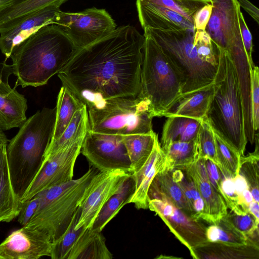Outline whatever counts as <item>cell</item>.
Here are the masks:
<instances>
[{
  "label": "cell",
  "instance_id": "7a4b0ae2",
  "mask_svg": "<svg viewBox=\"0 0 259 259\" xmlns=\"http://www.w3.org/2000/svg\"><path fill=\"white\" fill-rule=\"evenodd\" d=\"M78 49L58 25L44 26L15 47L11 55L15 86L47 83L67 65Z\"/></svg>",
  "mask_w": 259,
  "mask_h": 259
},
{
  "label": "cell",
  "instance_id": "ac0fdd59",
  "mask_svg": "<svg viewBox=\"0 0 259 259\" xmlns=\"http://www.w3.org/2000/svg\"><path fill=\"white\" fill-rule=\"evenodd\" d=\"M136 7L143 29L148 27L161 30H195L193 23L166 8L141 0H137Z\"/></svg>",
  "mask_w": 259,
  "mask_h": 259
},
{
  "label": "cell",
  "instance_id": "e0dca14e",
  "mask_svg": "<svg viewBox=\"0 0 259 259\" xmlns=\"http://www.w3.org/2000/svg\"><path fill=\"white\" fill-rule=\"evenodd\" d=\"M60 5L52 4L26 18L7 31L0 33V51L6 60L10 58L14 48L41 27L54 24L56 14Z\"/></svg>",
  "mask_w": 259,
  "mask_h": 259
},
{
  "label": "cell",
  "instance_id": "3957f363",
  "mask_svg": "<svg viewBox=\"0 0 259 259\" xmlns=\"http://www.w3.org/2000/svg\"><path fill=\"white\" fill-rule=\"evenodd\" d=\"M56 117V107L38 110L25 120L7 144L11 180L20 201L42 165L53 137Z\"/></svg>",
  "mask_w": 259,
  "mask_h": 259
},
{
  "label": "cell",
  "instance_id": "681fc988",
  "mask_svg": "<svg viewBox=\"0 0 259 259\" xmlns=\"http://www.w3.org/2000/svg\"><path fill=\"white\" fill-rule=\"evenodd\" d=\"M26 1H27V0H14V2H13V4L12 5H17V4H20L21 3L24 2Z\"/></svg>",
  "mask_w": 259,
  "mask_h": 259
},
{
  "label": "cell",
  "instance_id": "83f0119b",
  "mask_svg": "<svg viewBox=\"0 0 259 259\" xmlns=\"http://www.w3.org/2000/svg\"><path fill=\"white\" fill-rule=\"evenodd\" d=\"M163 152L166 157L165 168L168 170L185 169L200 157L197 139L172 142Z\"/></svg>",
  "mask_w": 259,
  "mask_h": 259
},
{
  "label": "cell",
  "instance_id": "bcb514c9",
  "mask_svg": "<svg viewBox=\"0 0 259 259\" xmlns=\"http://www.w3.org/2000/svg\"><path fill=\"white\" fill-rule=\"evenodd\" d=\"M249 212L252 214L258 221L259 219V206L258 202L253 200L248 205Z\"/></svg>",
  "mask_w": 259,
  "mask_h": 259
},
{
  "label": "cell",
  "instance_id": "1f68e13d",
  "mask_svg": "<svg viewBox=\"0 0 259 259\" xmlns=\"http://www.w3.org/2000/svg\"><path fill=\"white\" fill-rule=\"evenodd\" d=\"M255 149L248 156H241L239 174L246 181L253 200L259 201L258 134H255Z\"/></svg>",
  "mask_w": 259,
  "mask_h": 259
},
{
  "label": "cell",
  "instance_id": "ee69618b",
  "mask_svg": "<svg viewBox=\"0 0 259 259\" xmlns=\"http://www.w3.org/2000/svg\"><path fill=\"white\" fill-rule=\"evenodd\" d=\"M212 10L211 4H207L198 10L194 16L193 23L195 30H205Z\"/></svg>",
  "mask_w": 259,
  "mask_h": 259
},
{
  "label": "cell",
  "instance_id": "d590c367",
  "mask_svg": "<svg viewBox=\"0 0 259 259\" xmlns=\"http://www.w3.org/2000/svg\"><path fill=\"white\" fill-rule=\"evenodd\" d=\"M193 44L200 59L217 68L219 61V47L212 41L205 30H195Z\"/></svg>",
  "mask_w": 259,
  "mask_h": 259
},
{
  "label": "cell",
  "instance_id": "7402d4cb",
  "mask_svg": "<svg viewBox=\"0 0 259 259\" xmlns=\"http://www.w3.org/2000/svg\"><path fill=\"white\" fill-rule=\"evenodd\" d=\"M213 92V83L199 91L182 96L164 116H181L203 119L207 117Z\"/></svg>",
  "mask_w": 259,
  "mask_h": 259
},
{
  "label": "cell",
  "instance_id": "ffe728a7",
  "mask_svg": "<svg viewBox=\"0 0 259 259\" xmlns=\"http://www.w3.org/2000/svg\"><path fill=\"white\" fill-rule=\"evenodd\" d=\"M8 142L0 141V223L10 222L17 217L21 204L10 175L6 152Z\"/></svg>",
  "mask_w": 259,
  "mask_h": 259
},
{
  "label": "cell",
  "instance_id": "4dcf8cb0",
  "mask_svg": "<svg viewBox=\"0 0 259 259\" xmlns=\"http://www.w3.org/2000/svg\"><path fill=\"white\" fill-rule=\"evenodd\" d=\"M171 172L174 180L184 193L194 218L196 220H202L204 203L192 179L184 169H174Z\"/></svg>",
  "mask_w": 259,
  "mask_h": 259
},
{
  "label": "cell",
  "instance_id": "60d3db41",
  "mask_svg": "<svg viewBox=\"0 0 259 259\" xmlns=\"http://www.w3.org/2000/svg\"><path fill=\"white\" fill-rule=\"evenodd\" d=\"M39 203V197L36 195L31 199L21 202L17 216L18 221L22 226H26L36 211Z\"/></svg>",
  "mask_w": 259,
  "mask_h": 259
},
{
  "label": "cell",
  "instance_id": "484cf974",
  "mask_svg": "<svg viewBox=\"0 0 259 259\" xmlns=\"http://www.w3.org/2000/svg\"><path fill=\"white\" fill-rule=\"evenodd\" d=\"M157 139V135L154 132L123 136V142L131 162L133 174L139 170L147 161Z\"/></svg>",
  "mask_w": 259,
  "mask_h": 259
},
{
  "label": "cell",
  "instance_id": "f546056e",
  "mask_svg": "<svg viewBox=\"0 0 259 259\" xmlns=\"http://www.w3.org/2000/svg\"><path fill=\"white\" fill-rule=\"evenodd\" d=\"M214 134L218 167L224 176L233 179L239 175L241 156L214 130Z\"/></svg>",
  "mask_w": 259,
  "mask_h": 259
},
{
  "label": "cell",
  "instance_id": "d6986e66",
  "mask_svg": "<svg viewBox=\"0 0 259 259\" xmlns=\"http://www.w3.org/2000/svg\"><path fill=\"white\" fill-rule=\"evenodd\" d=\"M194 259H258L259 245L248 241L245 244L209 242L194 248Z\"/></svg>",
  "mask_w": 259,
  "mask_h": 259
},
{
  "label": "cell",
  "instance_id": "8d00e7d4",
  "mask_svg": "<svg viewBox=\"0 0 259 259\" xmlns=\"http://www.w3.org/2000/svg\"><path fill=\"white\" fill-rule=\"evenodd\" d=\"M197 141L199 156L211 160L218 166L214 130L207 117L202 120Z\"/></svg>",
  "mask_w": 259,
  "mask_h": 259
},
{
  "label": "cell",
  "instance_id": "f1b7e54d",
  "mask_svg": "<svg viewBox=\"0 0 259 259\" xmlns=\"http://www.w3.org/2000/svg\"><path fill=\"white\" fill-rule=\"evenodd\" d=\"M89 129L88 109L85 105L78 109L61 136L55 141L50 143L45 157L51 156L61 151Z\"/></svg>",
  "mask_w": 259,
  "mask_h": 259
},
{
  "label": "cell",
  "instance_id": "e575fe53",
  "mask_svg": "<svg viewBox=\"0 0 259 259\" xmlns=\"http://www.w3.org/2000/svg\"><path fill=\"white\" fill-rule=\"evenodd\" d=\"M154 4L172 10L193 23L196 12L206 5L211 4L210 0H141Z\"/></svg>",
  "mask_w": 259,
  "mask_h": 259
},
{
  "label": "cell",
  "instance_id": "8992f818",
  "mask_svg": "<svg viewBox=\"0 0 259 259\" xmlns=\"http://www.w3.org/2000/svg\"><path fill=\"white\" fill-rule=\"evenodd\" d=\"M144 35L139 96L150 101L155 117L164 116L182 96L183 83L159 45Z\"/></svg>",
  "mask_w": 259,
  "mask_h": 259
},
{
  "label": "cell",
  "instance_id": "4fadbf2b",
  "mask_svg": "<svg viewBox=\"0 0 259 259\" xmlns=\"http://www.w3.org/2000/svg\"><path fill=\"white\" fill-rule=\"evenodd\" d=\"M131 175L120 169L97 173L89 182L79 202L80 213L75 229L91 228L104 204L120 189Z\"/></svg>",
  "mask_w": 259,
  "mask_h": 259
},
{
  "label": "cell",
  "instance_id": "f6af8a7d",
  "mask_svg": "<svg viewBox=\"0 0 259 259\" xmlns=\"http://www.w3.org/2000/svg\"><path fill=\"white\" fill-rule=\"evenodd\" d=\"M240 7H242L257 23H259L258 9L248 0H236Z\"/></svg>",
  "mask_w": 259,
  "mask_h": 259
},
{
  "label": "cell",
  "instance_id": "5bb4252c",
  "mask_svg": "<svg viewBox=\"0 0 259 259\" xmlns=\"http://www.w3.org/2000/svg\"><path fill=\"white\" fill-rule=\"evenodd\" d=\"M52 241L39 230L26 226L16 230L0 243V259H38L51 256Z\"/></svg>",
  "mask_w": 259,
  "mask_h": 259
},
{
  "label": "cell",
  "instance_id": "4316f807",
  "mask_svg": "<svg viewBox=\"0 0 259 259\" xmlns=\"http://www.w3.org/2000/svg\"><path fill=\"white\" fill-rule=\"evenodd\" d=\"M84 105L67 87L62 85L57 97L56 121L50 143L61 136L75 113Z\"/></svg>",
  "mask_w": 259,
  "mask_h": 259
},
{
  "label": "cell",
  "instance_id": "9a60e30c",
  "mask_svg": "<svg viewBox=\"0 0 259 259\" xmlns=\"http://www.w3.org/2000/svg\"><path fill=\"white\" fill-rule=\"evenodd\" d=\"M12 73L11 65L2 63L0 72V126L4 131L19 127L27 119L28 108L25 96L12 88L8 78Z\"/></svg>",
  "mask_w": 259,
  "mask_h": 259
},
{
  "label": "cell",
  "instance_id": "277c9868",
  "mask_svg": "<svg viewBox=\"0 0 259 259\" xmlns=\"http://www.w3.org/2000/svg\"><path fill=\"white\" fill-rule=\"evenodd\" d=\"M214 92L207 117L213 129L240 156L247 141L245 136L241 97L236 72L228 53L219 47Z\"/></svg>",
  "mask_w": 259,
  "mask_h": 259
},
{
  "label": "cell",
  "instance_id": "f35d334b",
  "mask_svg": "<svg viewBox=\"0 0 259 259\" xmlns=\"http://www.w3.org/2000/svg\"><path fill=\"white\" fill-rule=\"evenodd\" d=\"M251 104L253 129L256 133L259 126V69L254 65L250 67Z\"/></svg>",
  "mask_w": 259,
  "mask_h": 259
},
{
  "label": "cell",
  "instance_id": "ab89813d",
  "mask_svg": "<svg viewBox=\"0 0 259 259\" xmlns=\"http://www.w3.org/2000/svg\"><path fill=\"white\" fill-rule=\"evenodd\" d=\"M238 18L242 42L250 67H252L255 65L252 60V55L253 51L252 36L245 22L240 8L238 10Z\"/></svg>",
  "mask_w": 259,
  "mask_h": 259
},
{
  "label": "cell",
  "instance_id": "7dc6e473",
  "mask_svg": "<svg viewBox=\"0 0 259 259\" xmlns=\"http://www.w3.org/2000/svg\"><path fill=\"white\" fill-rule=\"evenodd\" d=\"M14 2V0H0V10L4 8L12 5Z\"/></svg>",
  "mask_w": 259,
  "mask_h": 259
},
{
  "label": "cell",
  "instance_id": "d4e9b609",
  "mask_svg": "<svg viewBox=\"0 0 259 259\" xmlns=\"http://www.w3.org/2000/svg\"><path fill=\"white\" fill-rule=\"evenodd\" d=\"M135 191V183L132 174L124 181L120 189L104 204L96 217L92 229L101 232L106 225L127 203Z\"/></svg>",
  "mask_w": 259,
  "mask_h": 259
},
{
  "label": "cell",
  "instance_id": "b9f144b4",
  "mask_svg": "<svg viewBox=\"0 0 259 259\" xmlns=\"http://www.w3.org/2000/svg\"><path fill=\"white\" fill-rule=\"evenodd\" d=\"M67 0H27L19 5L20 10L25 16H30L52 4L61 5Z\"/></svg>",
  "mask_w": 259,
  "mask_h": 259
},
{
  "label": "cell",
  "instance_id": "6da1fadb",
  "mask_svg": "<svg viewBox=\"0 0 259 259\" xmlns=\"http://www.w3.org/2000/svg\"><path fill=\"white\" fill-rule=\"evenodd\" d=\"M145 36L134 26H121L78 49L57 74L87 109L99 108L109 100L137 97Z\"/></svg>",
  "mask_w": 259,
  "mask_h": 259
},
{
  "label": "cell",
  "instance_id": "7bdbcfd3",
  "mask_svg": "<svg viewBox=\"0 0 259 259\" xmlns=\"http://www.w3.org/2000/svg\"><path fill=\"white\" fill-rule=\"evenodd\" d=\"M205 163L208 180L218 193L222 197L221 183L222 173L219 167L211 160L205 158Z\"/></svg>",
  "mask_w": 259,
  "mask_h": 259
},
{
  "label": "cell",
  "instance_id": "7c38bea8",
  "mask_svg": "<svg viewBox=\"0 0 259 259\" xmlns=\"http://www.w3.org/2000/svg\"><path fill=\"white\" fill-rule=\"evenodd\" d=\"M86 133L61 151L44 158L40 170L21 202L31 199L49 188L73 180L74 165Z\"/></svg>",
  "mask_w": 259,
  "mask_h": 259
},
{
  "label": "cell",
  "instance_id": "5b68a950",
  "mask_svg": "<svg viewBox=\"0 0 259 259\" xmlns=\"http://www.w3.org/2000/svg\"><path fill=\"white\" fill-rule=\"evenodd\" d=\"M143 29L144 34L149 35L159 45L181 77L182 96L213 83L217 68L199 58L193 44L195 30H161L148 27Z\"/></svg>",
  "mask_w": 259,
  "mask_h": 259
},
{
  "label": "cell",
  "instance_id": "8fae6325",
  "mask_svg": "<svg viewBox=\"0 0 259 259\" xmlns=\"http://www.w3.org/2000/svg\"><path fill=\"white\" fill-rule=\"evenodd\" d=\"M148 208L161 218L190 254L194 248L208 242L207 227L176 206L164 195L156 194L150 196Z\"/></svg>",
  "mask_w": 259,
  "mask_h": 259
},
{
  "label": "cell",
  "instance_id": "603a6c76",
  "mask_svg": "<svg viewBox=\"0 0 259 259\" xmlns=\"http://www.w3.org/2000/svg\"><path fill=\"white\" fill-rule=\"evenodd\" d=\"M167 118L161 139L163 151L172 142H187L197 139L203 119L181 116H169Z\"/></svg>",
  "mask_w": 259,
  "mask_h": 259
},
{
  "label": "cell",
  "instance_id": "74e56055",
  "mask_svg": "<svg viewBox=\"0 0 259 259\" xmlns=\"http://www.w3.org/2000/svg\"><path fill=\"white\" fill-rule=\"evenodd\" d=\"M247 239L258 234V222L250 212L236 213L231 211L224 216Z\"/></svg>",
  "mask_w": 259,
  "mask_h": 259
},
{
  "label": "cell",
  "instance_id": "9c48e42d",
  "mask_svg": "<svg viewBox=\"0 0 259 259\" xmlns=\"http://www.w3.org/2000/svg\"><path fill=\"white\" fill-rule=\"evenodd\" d=\"M54 24L60 26L78 49L103 38L116 28L115 22L104 9L95 7L78 12L58 11Z\"/></svg>",
  "mask_w": 259,
  "mask_h": 259
},
{
  "label": "cell",
  "instance_id": "cb8c5ba5",
  "mask_svg": "<svg viewBox=\"0 0 259 259\" xmlns=\"http://www.w3.org/2000/svg\"><path fill=\"white\" fill-rule=\"evenodd\" d=\"M156 194L164 195L176 206L195 219L183 192L172 177L171 170L164 167L154 178L148 191V198Z\"/></svg>",
  "mask_w": 259,
  "mask_h": 259
},
{
  "label": "cell",
  "instance_id": "f907efd6",
  "mask_svg": "<svg viewBox=\"0 0 259 259\" xmlns=\"http://www.w3.org/2000/svg\"><path fill=\"white\" fill-rule=\"evenodd\" d=\"M1 68H2V64H1V66H0V72H1Z\"/></svg>",
  "mask_w": 259,
  "mask_h": 259
},
{
  "label": "cell",
  "instance_id": "2e32d148",
  "mask_svg": "<svg viewBox=\"0 0 259 259\" xmlns=\"http://www.w3.org/2000/svg\"><path fill=\"white\" fill-rule=\"evenodd\" d=\"M184 170L192 179L203 201L204 207L202 220L210 225L215 224L227 213L228 207L208 180L205 158L199 157Z\"/></svg>",
  "mask_w": 259,
  "mask_h": 259
},
{
  "label": "cell",
  "instance_id": "ba28073f",
  "mask_svg": "<svg viewBox=\"0 0 259 259\" xmlns=\"http://www.w3.org/2000/svg\"><path fill=\"white\" fill-rule=\"evenodd\" d=\"M89 130L126 136L153 132L155 117L150 101L140 96L106 101L99 108L88 109Z\"/></svg>",
  "mask_w": 259,
  "mask_h": 259
},
{
  "label": "cell",
  "instance_id": "44dd1931",
  "mask_svg": "<svg viewBox=\"0 0 259 259\" xmlns=\"http://www.w3.org/2000/svg\"><path fill=\"white\" fill-rule=\"evenodd\" d=\"M81 230L74 242L67 259H111L101 232L92 228Z\"/></svg>",
  "mask_w": 259,
  "mask_h": 259
},
{
  "label": "cell",
  "instance_id": "836d02e7",
  "mask_svg": "<svg viewBox=\"0 0 259 259\" xmlns=\"http://www.w3.org/2000/svg\"><path fill=\"white\" fill-rule=\"evenodd\" d=\"M80 213V208L78 206L65 231L52 243L51 258L67 259L70 250L81 230V228L75 229Z\"/></svg>",
  "mask_w": 259,
  "mask_h": 259
},
{
  "label": "cell",
  "instance_id": "52a82bcc",
  "mask_svg": "<svg viewBox=\"0 0 259 259\" xmlns=\"http://www.w3.org/2000/svg\"><path fill=\"white\" fill-rule=\"evenodd\" d=\"M99 171L91 166L79 178L49 188L37 195L38 207L26 226L46 233L52 243L65 231L92 178Z\"/></svg>",
  "mask_w": 259,
  "mask_h": 259
},
{
  "label": "cell",
  "instance_id": "d6a6232c",
  "mask_svg": "<svg viewBox=\"0 0 259 259\" xmlns=\"http://www.w3.org/2000/svg\"><path fill=\"white\" fill-rule=\"evenodd\" d=\"M206 236L209 242H221L232 244H245L246 237L235 228L225 217L215 224L207 227Z\"/></svg>",
  "mask_w": 259,
  "mask_h": 259
},
{
  "label": "cell",
  "instance_id": "30bf717a",
  "mask_svg": "<svg viewBox=\"0 0 259 259\" xmlns=\"http://www.w3.org/2000/svg\"><path fill=\"white\" fill-rule=\"evenodd\" d=\"M123 136L102 134L88 129L80 153L99 171L120 169L132 174L131 162L123 142Z\"/></svg>",
  "mask_w": 259,
  "mask_h": 259
},
{
  "label": "cell",
  "instance_id": "c3c4849f",
  "mask_svg": "<svg viewBox=\"0 0 259 259\" xmlns=\"http://www.w3.org/2000/svg\"><path fill=\"white\" fill-rule=\"evenodd\" d=\"M0 141L9 142L7 137L4 133V131L2 129L0 126Z\"/></svg>",
  "mask_w": 259,
  "mask_h": 259
}]
</instances>
